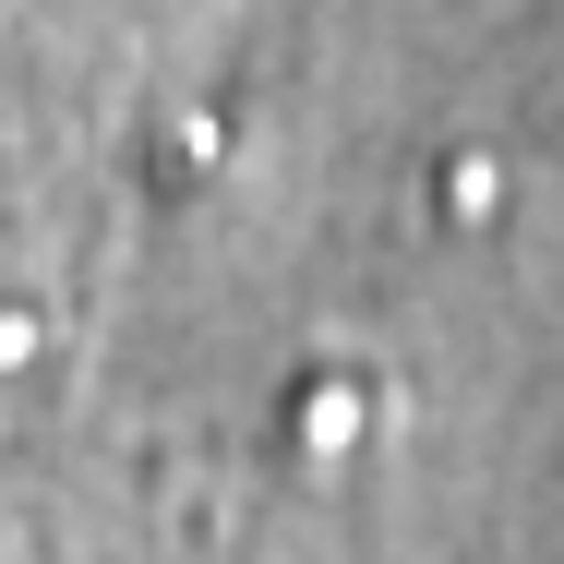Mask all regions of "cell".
Listing matches in <instances>:
<instances>
[{
	"instance_id": "7a4b0ae2",
	"label": "cell",
	"mask_w": 564,
	"mask_h": 564,
	"mask_svg": "<svg viewBox=\"0 0 564 564\" xmlns=\"http://www.w3.org/2000/svg\"><path fill=\"white\" fill-rule=\"evenodd\" d=\"M433 205H445V228H492L505 217V156L492 144H456L445 169H433Z\"/></svg>"
},
{
	"instance_id": "6da1fadb",
	"label": "cell",
	"mask_w": 564,
	"mask_h": 564,
	"mask_svg": "<svg viewBox=\"0 0 564 564\" xmlns=\"http://www.w3.org/2000/svg\"><path fill=\"white\" fill-rule=\"evenodd\" d=\"M289 445L313 456V468L360 456V445H372V384H360V372H313V384L289 397Z\"/></svg>"
}]
</instances>
